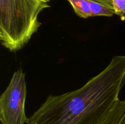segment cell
Here are the masks:
<instances>
[{
  "label": "cell",
  "instance_id": "7",
  "mask_svg": "<svg viewBox=\"0 0 125 124\" xmlns=\"http://www.w3.org/2000/svg\"><path fill=\"white\" fill-rule=\"evenodd\" d=\"M115 13L121 17H125V0H110Z\"/></svg>",
  "mask_w": 125,
  "mask_h": 124
},
{
  "label": "cell",
  "instance_id": "5",
  "mask_svg": "<svg viewBox=\"0 0 125 124\" xmlns=\"http://www.w3.org/2000/svg\"><path fill=\"white\" fill-rule=\"evenodd\" d=\"M70 2L76 14L82 18L92 17L90 0H67Z\"/></svg>",
  "mask_w": 125,
  "mask_h": 124
},
{
  "label": "cell",
  "instance_id": "4",
  "mask_svg": "<svg viewBox=\"0 0 125 124\" xmlns=\"http://www.w3.org/2000/svg\"><path fill=\"white\" fill-rule=\"evenodd\" d=\"M101 124H125V100H118Z\"/></svg>",
  "mask_w": 125,
  "mask_h": 124
},
{
  "label": "cell",
  "instance_id": "3",
  "mask_svg": "<svg viewBox=\"0 0 125 124\" xmlns=\"http://www.w3.org/2000/svg\"><path fill=\"white\" fill-rule=\"evenodd\" d=\"M27 94L25 73L16 71L0 97L1 124H24L28 118L25 113Z\"/></svg>",
  "mask_w": 125,
  "mask_h": 124
},
{
  "label": "cell",
  "instance_id": "2",
  "mask_svg": "<svg viewBox=\"0 0 125 124\" xmlns=\"http://www.w3.org/2000/svg\"><path fill=\"white\" fill-rule=\"evenodd\" d=\"M51 0H0V41L15 52L27 44L41 23L39 15Z\"/></svg>",
  "mask_w": 125,
  "mask_h": 124
},
{
  "label": "cell",
  "instance_id": "6",
  "mask_svg": "<svg viewBox=\"0 0 125 124\" xmlns=\"http://www.w3.org/2000/svg\"><path fill=\"white\" fill-rule=\"evenodd\" d=\"M90 11L92 17L97 16H104V17H112L115 13V11L113 9L106 7L104 5L96 1H89Z\"/></svg>",
  "mask_w": 125,
  "mask_h": 124
},
{
  "label": "cell",
  "instance_id": "1",
  "mask_svg": "<svg viewBox=\"0 0 125 124\" xmlns=\"http://www.w3.org/2000/svg\"><path fill=\"white\" fill-rule=\"evenodd\" d=\"M125 84V55L109 64L83 86L58 96H49L28 118V124H101Z\"/></svg>",
  "mask_w": 125,
  "mask_h": 124
},
{
  "label": "cell",
  "instance_id": "8",
  "mask_svg": "<svg viewBox=\"0 0 125 124\" xmlns=\"http://www.w3.org/2000/svg\"><path fill=\"white\" fill-rule=\"evenodd\" d=\"M92 1H96V2H99V3H101L102 4L104 5L106 7H109V8L111 9H113V6H112V4H111V1L110 0H92Z\"/></svg>",
  "mask_w": 125,
  "mask_h": 124
}]
</instances>
